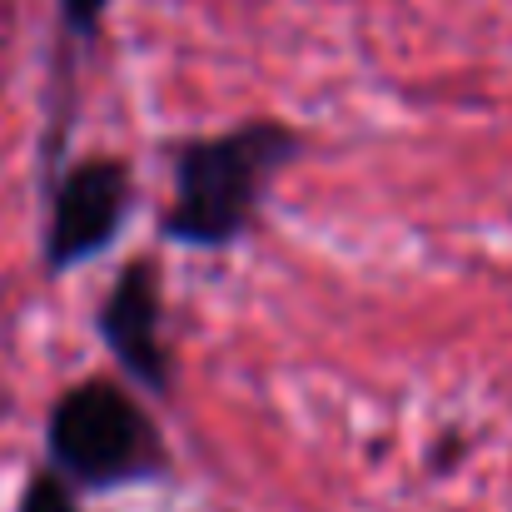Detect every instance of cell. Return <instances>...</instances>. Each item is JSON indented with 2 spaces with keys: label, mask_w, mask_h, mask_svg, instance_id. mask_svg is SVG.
<instances>
[{
  "label": "cell",
  "mask_w": 512,
  "mask_h": 512,
  "mask_svg": "<svg viewBox=\"0 0 512 512\" xmlns=\"http://www.w3.org/2000/svg\"><path fill=\"white\" fill-rule=\"evenodd\" d=\"M304 155V135L284 120H244L214 135L170 145V204L160 209V239L179 249H234L274 189V179Z\"/></svg>",
  "instance_id": "6da1fadb"
},
{
  "label": "cell",
  "mask_w": 512,
  "mask_h": 512,
  "mask_svg": "<svg viewBox=\"0 0 512 512\" xmlns=\"http://www.w3.org/2000/svg\"><path fill=\"white\" fill-rule=\"evenodd\" d=\"M45 463L80 493H115L174 473L165 428L145 408L140 388L110 373H90L50 403Z\"/></svg>",
  "instance_id": "7a4b0ae2"
},
{
  "label": "cell",
  "mask_w": 512,
  "mask_h": 512,
  "mask_svg": "<svg viewBox=\"0 0 512 512\" xmlns=\"http://www.w3.org/2000/svg\"><path fill=\"white\" fill-rule=\"evenodd\" d=\"M135 214V170L120 155H85L50 179V214L40 259L45 274H70L125 234Z\"/></svg>",
  "instance_id": "3957f363"
},
{
  "label": "cell",
  "mask_w": 512,
  "mask_h": 512,
  "mask_svg": "<svg viewBox=\"0 0 512 512\" xmlns=\"http://www.w3.org/2000/svg\"><path fill=\"white\" fill-rule=\"evenodd\" d=\"M95 334L105 339L130 388L155 398L174 393V353L165 339V269L155 254H135L120 264L95 309Z\"/></svg>",
  "instance_id": "277c9868"
},
{
  "label": "cell",
  "mask_w": 512,
  "mask_h": 512,
  "mask_svg": "<svg viewBox=\"0 0 512 512\" xmlns=\"http://www.w3.org/2000/svg\"><path fill=\"white\" fill-rule=\"evenodd\" d=\"M15 512H85V508H80V488H70V483L45 463V468H35V473L25 478V488H20V498H15Z\"/></svg>",
  "instance_id": "5b68a950"
},
{
  "label": "cell",
  "mask_w": 512,
  "mask_h": 512,
  "mask_svg": "<svg viewBox=\"0 0 512 512\" xmlns=\"http://www.w3.org/2000/svg\"><path fill=\"white\" fill-rule=\"evenodd\" d=\"M55 10H60V30H65V40L95 45L100 30H105V15L115 10V0H55Z\"/></svg>",
  "instance_id": "8992f818"
}]
</instances>
